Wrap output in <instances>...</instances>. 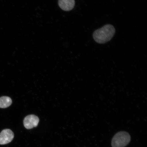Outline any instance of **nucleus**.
I'll list each match as a JSON object with an SVG mask.
<instances>
[{
	"label": "nucleus",
	"mask_w": 147,
	"mask_h": 147,
	"mask_svg": "<svg viewBox=\"0 0 147 147\" xmlns=\"http://www.w3.org/2000/svg\"><path fill=\"white\" fill-rule=\"evenodd\" d=\"M115 29L113 26L107 24L94 32L93 36L97 43L104 44L110 41L115 34Z\"/></svg>",
	"instance_id": "f257e3e1"
},
{
	"label": "nucleus",
	"mask_w": 147,
	"mask_h": 147,
	"mask_svg": "<svg viewBox=\"0 0 147 147\" xmlns=\"http://www.w3.org/2000/svg\"><path fill=\"white\" fill-rule=\"evenodd\" d=\"M131 141L129 134L125 131H121L116 134L111 141L112 147H125Z\"/></svg>",
	"instance_id": "f03ea898"
},
{
	"label": "nucleus",
	"mask_w": 147,
	"mask_h": 147,
	"mask_svg": "<svg viewBox=\"0 0 147 147\" xmlns=\"http://www.w3.org/2000/svg\"><path fill=\"white\" fill-rule=\"evenodd\" d=\"M14 137L13 132L11 130L6 129L0 133V145H5L11 142Z\"/></svg>",
	"instance_id": "7ed1b4c3"
},
{
	"label": "nucleus",
	"mask_w": 147,
	"mask_h": 147,
	"mask_svg": "<svg viewBox=\"0 0 147 147\" xmlns=\"http://www.w3.org/2000/svg\"><path fill=\"white\" fill-rule=\"evenodd\" d=\"M39 119L34 115L27 116L24 119V124L25 127L27 129H31L38 126Z\"/></svg>",
	"instance_id": "20e7f679"
},
{
	"label": "nucleus",
	"mask_w": 147,
	"mask_h": 147,
	"mask_svg": "<svg viewBox=\"0 0 147 147\" xmlns=\"http://www.w3.org/2000/svg\"><path fill=\"white\" fill-rule=\"evenodd\" d=\"M58 4L60 8L64 11H70L75 5V0H59Z\"/></svg>",
	"instance_id": "39448f33"
},
{
	"label": "nucleus",
	"mask_w": 147,
	"mask_h": 147,
	"mask_svg": "<svg viewBox=\"0 0 147 147\" xmlns=\"http://www.w3.org/2000/svg\"><path fill=\"white\" fill-rule=\"evenodd\" d=\"M12 103L11 99L8 96L0 97V108H5L9 107Z\"/></svg>",
	"instance_id": "423d86ee"
}]
</instances>
